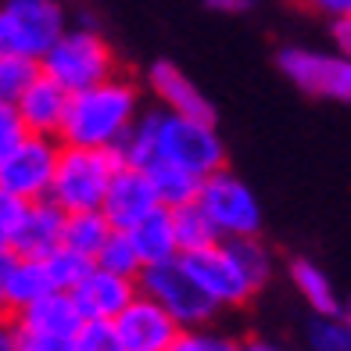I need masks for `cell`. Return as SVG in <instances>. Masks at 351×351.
Listing matches in <instances>:
<instances>
[{"label": "cell", "mask_w": 351, "mask_h": 351, "mask_svg": "<svg viewBox=\"0 0 351 351\" xmlns=\"http://www.w3.org/2000/svg\"><path fill=\"white\" fill-rule=\"evenodd\" d=\"M25 136H29V130H25V122H22V115H19V104L0 101V158L11 154Z\"/></svg>", "instance_id": "32"}, {"label": "cell", "mask_w": 351, "mask_h": 351, "mask_svg": "<svg viewBox=\"0 0 351 351\" xmlns=\"http://www.w3.org/2000/svg\"><path fill=\"white\" fill-rule=\"evenodd\" d=\"M130 233V241L140 254V265L151 269V265H165L172 258H183L180 251V237H176V219H172V208H158L151 212L147 219H140Z\"/></svg>", "instance_id": "18"}, {"label": "cell", "mask_w": 351, "mask_h": 351, "mask_svg": "<svg viewBox=\"0 0 351 351\" xmlns=\"http://www.w3.org/2000/svg\"><path fill=\"white\" fill-rule=\"evenodd\" d=\"M241 351H283V348L273 341H262V337H247V341H241Z\"/></svg>", "instance_id": "39"}, {"label": "cell", "mask_w": 351, "mask_h": 351, "mask_svg": "<svg viewBox=\"0 0 351 351\" xmlns=\"http://www.w3.org/2000/svg\"><path fill=\"white\" fill-rule=\"evenodd\" d=\"M183 265L194 273V280L208 291L219 308H241L262 291L230 241H215L212 247L183 254Z\"/></svg>", "instance_id": "9"}, {"label": "cell", "mask_w": 351, "mask_h": 351, "mask_svg": "<svg viewBox=\"0 0 351 351\" xmlns=\"http://www.w3.org/2000/svg\"><path fill=\"white\" fill-rule=\"evenodd\" d=\"M147 90L158 97L162 111H172V115H190L201 122H215V108L212 101L197 90V83L190 79L176 61H154L147 69Z\"/></svg>", "instance_id": "13"}, {"label": "cell", "mask_w": 351, "mask_h": 351, "mask_svg": "<svg viewBox=\"0 0 351 351\" xmlns=\"http://www.w3.org/2000/svg\"><path fill=\"white\" fill-rule=\"evenodd\" d=\"M58 158H61V140L58 136L29 133L11 154L0 158V186L11 190V194L22 197V201L51 197Z\"/></svg>", "instance_id": "10"}, {"label": "cell", "mask_w": 351, "mask_h": 351, "mask_svg": "<svg viewBox=\"0 0 351 351\" xmlns=\"http://www.w3.org/2000/svg\"><path fill=\"white\" fill-rule=\"evenodd\" d=\"M158 115H162V111H147V115H140L130 125V133L119 140L115 154H119L122 165L147 169V165L158 162Z\"/></svg>", "instance_id": "22"}, {"label": "cell", "mask_w": 351, "mask_h": 351, "mask_svg": "<svg viewBox=\"0 0 351 351\" xmlns=\"http://www.w3.org/2000/svg\"><path fill=\"white\" fill-rule=\"evenodd\" d=\"M122 169L119 154L108 147H75V143H61L51 201L61 204L69 215L72 212H101L108 197V186Z\"/></svg>", "instance_id": "2"}, {"label": "cell", "mask_w": 351, "mask_h": 351, "mask_svg": "<svg viewBox=\"0 0 351 351\" xmlns=\"http://www.w3.org/2000/svg\"><path fill=\"white\" fill-rule=\"evenodd\" d=\"M40 61H43V72L51 75L54 83L65 86L69 93L90 90V86L104 83V79L119 75L115 51H111V43L90 22L69 25L65 33H61V40Z\"/></svg>", "instance_id": "3"}, {"label": "cell", "mask_w": 351, "mask_h": 351, "mask_svg": "<svg viewBox=\"0 0 351 351\" xmlns=\"http://www.w3.org/2000/svg\"><path fill=\"white\" fill-rule=\"evenodd\" d=\"M25 208H29V201L14 197L11 190L0 186V251H14V241H19Z\"/></svg>", "instance_id": "31"}, {"label": "cell", "mask_w": 351, "mask_h": 351, "mask_svg": "<svg viewBox=\"0 0 351 351\" xmlns=\"http://www.w3.org/2000/svg\"><path fill=\"white\" fill-rule=\"evenodd\" d=\"M69 101L72 93L54 83L51 75H40L29 93L19 101V115L25 122L29 133H40V136H58L61 140V130H65V115H69Z\"/></svg>", "instance_id": "17"}, {"label": "cell", "mask_w": 351, "mask_h": 351, "mask_svg": "<svg viewBox=\"0 0 351 351\" xmlns=\"http://www.w3.org/2000/svg\"><path fill=\"white\" fill-rule=\"evenodd\" d=\"M69 29L61 0H4L0 4V54L43 58Z\"/></svg>", "instance_id": "5"}, {"label": "cell", "mask_w": 351, "mask_h": 351, "mask_svg": "<svg viewBox=\"0 0 351 351\" xmlns=\"http://www.w3.org/2000/svg\"><path fill=\"white\" fill-rule=\"evenodd\" d=\"M140 291L147 298H154L165 312H172L180 326H204V323H212L215 312H219V305L194 280V273L183 265V258H172L165 265L143 269L140 273Z\"/></svg>", "instance_id": "8"}, {"label": "cell", "mask_w": 351, "mask_h": 351, "mask_svg": "<svg viewBox=\"0 0 351 351\" xmlns=\"http://www.w3.org/2000/svg\"><path fill=\"white\" fill-rule=\"evenodd\" d=\"M43 75V61L29 54H0V101L19 104Z\"/></svg>", "instance_id": "24"}, {"label": "cell", "mask_w": 351, "mask_h": 351, "mask_svg": "<svg viewBox=\"0 0 351 351\" xmlns=\"http://www.w3.org/2000/svg\"><path fill=\"white\" fill-rule=\"evenodd\" d=\"M0 351H19V337H14L11 319H0Z\"/></svg>", "instance_id": "38"}, {"label": "cell", "mask_w": 351, "mask_h": 351, "mask_svg": "<svg viewBox=\"0 0 351 351\" xmlns=\"http://www.w3.org/2000/svg\"><path fill=\"white\" fill-rule=\"evenodd\" d=\"M197 208L212 219V226L222 241L262 233V204L254 197V190L230 169H219L201 183Z\"/></svg>", "instance_id": "6"}, {"label": "cell", "mask_w": 351, "mask_h": 351, "mask_svg": "<svg viewBox=\"0 0 351 351\" xmlns=\"http://www.w3.org/2000/svg\"><path fill=\"white\" fill-rule=\"evenodd\" d=\"M115 326H119V337H122L125 351H169L176 344V337H180V330H183L176 323L172 312H165L143 291L130 301V308L115 319Z\"/></svg>", "instance_id": "11"}, {"label": "cell", "mask_w": 351, "mask_h": 351, "mask_svg": "<svg viewBox=\"0 0 351 351\" xmlns=\"http://www.w3.org/2000/svg\"><path fill=\"white\" fill-rule=\"evenodd\" d=\"M111 222L104 219V212H72L69 215V226H65V247L79 251V254H90L97 262V254L104 247V241L111 237Z\"/></svg>", "instance_id": "23"}, {"label": "cell", "mask_w": 351, "mask_h": 351, "mask_svg": "<svg viewBox=\"0 0 351 351\" xmlns=\"http://www.w3.org/2000/svg\"><path fill=\"white\" fill-rule=\"evenodd\" d=\"M72 294H75L86 319H119L130 308V301L140 294V276H122V273L93 265L90 276Z\"/></svg>", "instance_id": "14"}, {"label": "cell", "mask_w": 351, "mask_h": 351, "mask_svg": "<svg viewBox=\"0 0 351 351\" xmlns=\"http://www.w3.org/2000/svg\"><path fill=\"white\" fill-rule=\"evenodd\" d=\"M291 283H294V291L305 298V305L315 315H337V312H344L341 301H337V291H333V283H330V276L315 262L294 258L291 262Z\"/></svg>", "instance_id": "20"}, {"label": "cell", "mask_w": 351, "mask_h": 351, "mask_svg": "<svg viewBox=\"0 0 351 351\" xmlns=\"http://www.w3.org/2000/svg\"><path fill=\"white\" fill-rule=\"evenodd\" d=\"M330 33H333V47H337L341 54L351 58V14H341V19H330Z\"/></svg>", "instance_id": "34"}, {"label": "cell", "mask_w": 351, "mask_h": 351, "mask_svg": "<svg viewBox=\"0 0 351 351\" xmlns=\"http://www.w3.org/2000/svg\"><path fill=\"white\" fill-rule=\"evenodd\" d=\"M14 251H0V315H8V280H11Z\"/></svg>", "instance_id": "35"}, {"label": "cell", "mask_w": 351, "mask_h": 351, "mask_svg": "<svg viewBox=\"0 0 351 351\" xmlns=\"http://www.w3.org/2000/svg\"><path fill=\"white\" fill-rule=\"evenodd\" d=\"M43 262H47V269H51L54 291H75V287L90 276V269L97 265L90 254H79L72 247H58L51 258H43Z\"/></svg>", "instance_id": "26"}, {"label": "cell", "mask_w": 351, "mask_h": 351, "mask_svg": "<svg viewBox=\"0 0 351 351\" xmlns=\"http://www.w3.org/2000/svg\"><path fill=\"white\" fill-rule=\"evenodd\" d=\"M19 330H33V333H54V337H75L83 330L86 315L79 308V301L72 291H51L47 298L33 301L29 308L8 315Z\"/></svg>", "instance_id": "16"}, {"label": "cell", "mask_w": 351, "mask_h": 351, "mask_svg": "<svg viewBox=\"0 0 351 351\" xmlns=\"http://www.w3.org/2000/svg\"><path fill=\"white\" fill-rule=\"evenodd\" d=\"M348 14H351V8H348Z\"/></svg>", "instance_id": "41"}, {"label": "cell", "mask_w": 351, "mask_h": 351, "mask_svg": "<svg viewBox=\"0 0 351 351\" xmlns=\"http://www.w3.org/2000/svg\"><path fill=\"white\" fill-rule=\"evenodd\" d=\"M308 348L312 351H351V323L344 312L337 315H315L308 326Z\"/></svg>", "instance_id": "28"}, {"label": "cell", "mask_w": 351, "mask_h": 351, "mask_svg": "<svg viewBox=\"0 0 351 351\" xmlns=\"http://www.w3.org/2000/svg\"><path fill=\"white\" fill-rule=\"evenodd\" d=\"M14 337H19V351H75V337H54V333H33L19 326H14Z\"/></svg>", "instance_id": "33"}, {"label": "cell", "mask_w": 351, "mask_h": 351, "mask_svg": "<svg viewBox=\"0 0 351 351\" xmlns=\"http://www.w3.org/2000/svg\"><path fill=\"white\" fill-rule=\"evenodd\" d=\"M344 319H348V323H351V301H348V305H344Z\"/></svg>", "instance_id": "40"}, {"label": "cell", "mask_w": 351, "mask_h": 351, "mask_svg": "<svg viewBox=\"0 0 351 351\" xmlns=\"http://www.w3.org/2000/svg\"><path fill=\"white\" fill-rule=\"evenodd\" d=\"M65 226H69V212L54 204L51 197L43 201H29L19 241H14V254L25 258H51L58 247H65Z\"/></svg>", "instance_id": "15"}, {"label": "cell", "mask_w": 351, "mask_h": 351, "mask_svg": "<svg viewBox=\"0 0 351 351\" xmlns=\"http://www.w3.org/2000/svg\"><path fill=\"white\" fill-rule=\"evenodd\" d=\"M136 119H140V86L125 75H111L97 86L72 93L61 143L115 151Z\"/></svg>", "instance_id": "1"}, {"label": "cell", "mask_w": 351, "mask_h": 351, "mask_svg": "<svg viewBox=\"0 0 351 351\" xmlns=\"http://www.w3.org/2000/svg\"><path fill=\"white\" fill-rule=\"evenodd\" d=\"M204 8L215 14H247L254 8V0H204Z\"/></svg>", "instance_id": "36"}, {"label": "cell", "mask_w": 351, "mask_h": 351, "mask_svg": "<svg viewBox=\"0 0 351 351\" xmlns=\"http://www.w3.org/2000/svg\"><path fill=\"white\" fill-rule=\"evenodd\" d=\"M276 69L308 97L351 108V58L348 54L312 51V47H283L276 54Z\"/></svg>", "instance_id": "7"}, {"label": "cell", "mask_w": 351, "mask_h": 351, "mask_svg": "<svg viewBox=\"0 0 351 351\" xmlns=\"http://www.w3.org/2000/svg\"><path fill=\"white\" fill-rule=\"evenodd\" d=\"M97 265L101 269H111V273H122V276H140L143 265H140V254L130 241L125 230H111V237L104 241L101 254H97Z\"/></svg>", "instance_id": "27"}, {"label": "cell", "mask_w": 351, "mask_h": 351, "mask_svg": "<svg viewBox=\"0 0 351 351\" xmlns=\"http://www.w3.org/2000/svg\"><path fill=\"white\" fill-rule=\"evenodd\" d=\"M158 208H162V201L154 194V183H151L147 169H133V165H122L115 172V180L108 186V197L101 204L104 219L115 230H133L140 219H147Z\"/></svg>", "instance_id": "12"}, {"label": "cell", "mask_w": 351, "mask_h": 351, "mask_svg": "<svg viewBox=\"0 0 351 351\" xmlns=\"http://www.w3.org/2000/svg\"><path fill=\"white\" fill-rule=\"evenodd\" d=\"M54 291L51 269L43 258H25V254H14L11 265V280H8V315L29 308L33 301L47 298Z\"/></svg>", "instance_id": "19"}, {"label": "cell", "mask_w": 351, "mask_h": 351, "mask_svg": "<svg viewBox=\"0 0 351 351\" xmlns=\"http://www.w3.org/2000/svg\"><path fill=\"white\" fill-rule=\"evenodd\" d=\"M158 162H169L208 180L212 172L226 169V143H222L215 122L162 111L158 115Z\"/></svg>", "instance_id": "4"}, {"label": "cell", "mask_w": 351, "mask_h": 351, "mask_svg": "<svg viewBox=\"0 0 351 351\" xmlns=\"http://www.w3.org/2000/svg\"><path fill=\"white\" fill-rule=\"evenodd\" d=\"M305 4L319 14H326V19H341V14H348L351 0H305Z\"/></svg>", "instance_id": "37"}, {"label": "cell", "mask_w": 351, "mask_h": 351, "mask_svg": "<svg viewBox=\"0 0 351 351\" xmlns=\"http://www.w3.org/2000/svg\"><path fill=\"white\" fill-rule=\"evenodd\" d=\"M147 176L154 183V194L162 201V208H183V204H194L201 194V176L186 172V169H176L169 162H154L147 165Z\"/></svg>", "instance_id": "21"}, {"label": "cell", "mask_w": 351, "mask_h": 351, "mask_svg": "<svg viewBox=\"0 0 351 351\" xmlns=\"http://www.w3.org/2000/svg\"><path fill=\"white\" fill-rule=\"evenodd\" d=\"M169 351H241V341L204 323V326H183Z\"/></svg>", "instance_id": "29"}, {"label": "cell", "mask_w": 351, "mask_h": 351, "mask_svg": "<svg viewBox=\"0 0 351 351\" xmlns=\"http://www.w3.org/2000/svg\"><path fill=\"white\" fill-rule=\"evenodd\" d=\"M75 351H125L115 319H86L75 333Z\"/></svg>", "instance_id": "30"}, {"label": "cell", "mask_w": 351, "mask_h": 351, "mask_svg": "<svg viewBox=\"0 0 351 351\" xmlns=\"http://www.w3.org/2000/svg\"><path fill=\"white\" fill-rule=\"evenodd\" d=\"M172 219H176V237H180V251L183 254L212 247L215 241H222V237L215 233V226H212V219L197 208V201L183 204V208H172Z\"/></svg>", "instance_id": "25"}]
</instances>
